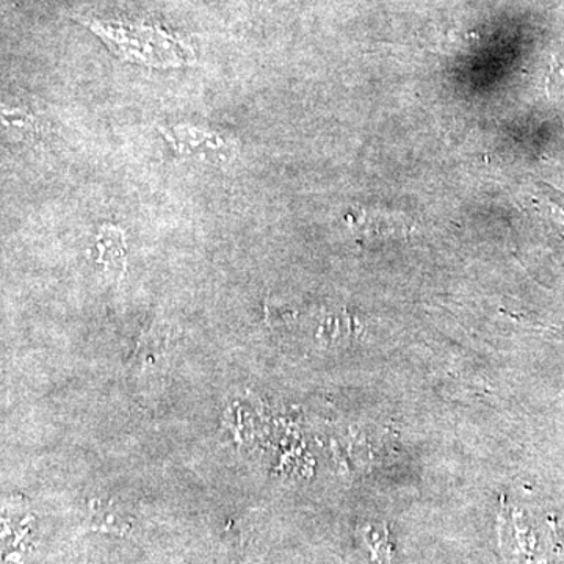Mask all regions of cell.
I'll list each match as a JSON object with an SVG mask.
<instances>
[{"mask_svg": "<svg viewBox=\"0 0 564 564\" xmlns=\"http://www.w3.org/2000/svg\"><path fill=\"white\" fill-rule=\"evenodd\" d=\"M549 534L536 519L514 505L502 502L499 514V545L507 564H547Z\"/></svg>", "mask_w": 564, "mask_h": 564, "instance_id": "cell-1", "label": "cell"}, {"mask_svg": "<svg viewBox=\"0 0 564 564\" xmlns=\"http://www.w3.org/2000/svg\"><path fill=\"white\" fill-rule=\"evenodd\" d=\"M351 226L358 236L370 240L395 239L406 236L413 229L406 215L384 209H364Z\"/></svg>", "mask_w": 564, "mask_h": 564, "instance_id": "cell-2", "label": "cell"}]
</instances>
